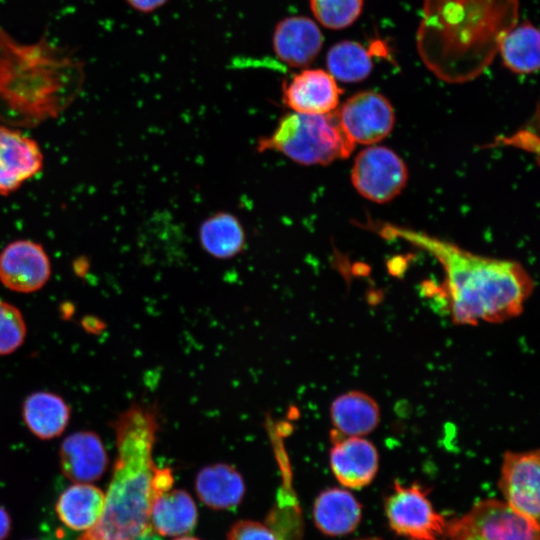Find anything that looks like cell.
Listing matches in <instances>:
<instances>
[{"instance_id": "1", "label": "cell", "mask_w": 540, "mask_h": 540, "mask_svg": "<svg viewBox=\"0 0 540 540\" xmlns=\"http://www.w3.org/2000/svg\"><path fill=\"white\" fill-rule=\"evenodd\" d=\"M366 225L384 239H399L426 251L440 263L445 273L440 289L455 324L496 323L516 317L532 293L533 280L516 261L478 255L407 227Z\"/></svg>"}, {"instance_id": "2", "label": "cell", "mask_w": 540, "mask_h": 540, "mask_svg": "<svg viewBox=\"0 0 540 540\" xmlns=\"http://www.w3.org/2000/svg\"><path fill=\"white\" fill-rule=\"evenodd\" d=\"M518 17V0H423L419 57L441 81L474 80L495 59Z\"/></svg>"}, {"instance_id": "3", "label": "cell", "mask_w": 540, "mask_h": 540, "mask_svg": "<svg viewBox=\"0 0 540 540\" xmlns=\"http://www.w3.org/2000/svg\"><path fill=\"white\" fill-rule=\"evenodd\" d=\"M112 426L117 458L104 508L77 540H138L151 530L153 502L173 486L171 469L157 467L152 457L159 428L155 406L132 404Z\"/></svg>"}, {"instance_id": "4", "label": "cell", "mask_w": 540, "mask_h": 540, "mask_svg": "<svg viewBox=\"0 0 540 540\" xmlns=\"http://www.w3.org/2000/svg\"><path fill=\"white\" fill-rule=\"evenodd\" d=\"M84 65L43 37L22 43L0 26V121L20 128L56 118L79 95Z\"/></svg>"}, {"instance_id": "5", "label": "cell", "mask_w": 540, "mask_h": 540, "mask_svg": "<svg viewBox=\"0 0 540 540\" xmlns=\"http://www.w3.org/2000/svg\"><path fill=\"white\" fill-rule=\"evenodd\" d=\"M354 145L342 130L336 111L292 112L279 120L269 136L258 141L257 150L280 152L302 165H326L349 157Z\"/></svg>"}, {"instance_id": "6", "label": "cell", "mask_w": 540, "mask_h": 540, "mask_svg": "<svg viewBox=\"0 0 540 540\" xmlns=\"http://www.w3.org/2000/svg\"><path fill=\"white\" fill-rule=\"evenodd\" d=\"M384 511L390 529L408 540H446L449 520L438 512L420 484L395 481L385 499Z\"/></svg>"}, {"instance_id": "7", "label": "cell", "mask_w": 540, "mask_h": 540, "mask_svg": "<svg viewBox=\"0 0 540 540\" xmlns=\"http://www.w3.org/2000/svg\"><path fill=\"white\" fill-rule=\"evenodd\" d=\"M446 540H539V529L503 500L483 499L449 520Z\"/></svg>"}, {"instance_id": "8", "label": "cell", "mask_w": 540, "mask_h": 540, "mask_svg": "<svg viewBox=\"0 0 540 540\" xmlns=\"http://www.w3.org/2000/svg\"><path fill=\"white\" fill-rule=\"evenodd\" d=\"M408 170L403 160L391 149L371 146L355 158L351 181L364 198L385 203L394 199L406 185Z\"/></svg>"}, {"instance_id": "9", "label": "cell", "mask_w": 540, "mask_h": 540, "mask_svg": "<svg viewBox=\"0 0 540 540\" xmlns=\"http://www.w3.org/2000/svg\"><path fill=\"white\" fill-rule=\"evenodd\" d=\"M539 451L506 452L499 490L506 505L539 529Z\"/></svg>"}, {"instance_id": "10", "label": "cell", "mask_w": 540, "mask_h": 540, "mask_svg": "<svg viewBox=\"0 0 540 540\" xmlns=\"http://www.w3.org/2000/svg\"><path fill=\"white\" fill-rule=\"evenodd\" d=\"M339 124L355 144H375L392 131L395 123L390 101L374 91H362L348 98L336 111Z\"/></svg>"}, {"instance_id": "11", "label": "cell", "mask_w": 540, "mask_h": 540, "mask_svg": "<svg viewBox=\"0 0 540 540\" xmlns=\"http://www.w3.org/2000/svg\"><path fill=\"white\" fill-rule=\"evenodd\" d=\"M51 261L44 247L30 239H17L0 252V282L18 293L42 289L51 277Z\"/></svg>"}, {"instance_id": "12", "label": "cell", "mask_w": 540, "mask_h": 540, "mask_svg": "<svg viewBox=\"0 0 540 540\" xmlns=\"http://www.w3.org/2000/svg\"><path fill=\"white\" fill-rule=\"evenodd\" d=\"M44 164L36 140L22 130L0 125V195L16 192L25 182L38 175Z\"/></svg>"}, {"instance_id": "13", "label": "cell", "mask_w": 540, "mask_h": 540, "mask_svg": "<svg viewBox=\"0 0 540 540\" xmlns=\"http://www.w3.org/2000/svg\"><path fill=\"white\" fill-rule=\"evenodd\" d=\"M342 94L337 80L319 68L304 69L283 85L285 106L297 113L328 114L334 112Z\"/></svg>"}, {"instance_id": "14", "label": "cell", "mask_w": 540, "mask_h": 540, "mask_svg": "<svg viewBox=\"0 0 540 540\" xmlns=\"http://www.w3.org/2000/svg\"><path fill=\"white\" fill-rule=\"evenodd\" d=\"M329 460L333 475L345 488L361 489L375 478L379 468L376 447L363 437L331 438Z\"/></svg>"}, {"instance_id": "15", "label": "cell", "mask_w": 540, "mask_h": 540, "mask_svg": "<svg viewBox=\"0 0 540 540\" xmlns=\"http://www.w3.org/2000/svg\"><path fill=\"white\" fill-rule=\"evenodd\" d=\"M60 468L75 483H91L100 479L108 466V454L100 436L93 431H77L68 435L59 450Z\"/></svg>"}, {"instance_id": "16", "label": "cell", "mask_w": 540, "mask_h": 540, "mask_svg": "<svg viewBox=\"0 0 540 540\" xmlns=\"http://www.w3.org/2000/svg\"><path fill=\"white\" fill-rule=\"evenodd\" d=\"M318 24L306 16H289L275 27L272 44L276 56L291 67H304L314 61L323 47Z\"/></svg>"}, {"instance_id": "17", "label": "cell", "mask_w": 540, "mask_h": 540, "mask_svg": "<svg viewBox=\"0 0 540 540\" xmlns=\"http://www.w3.org/2000/svg\"><path fill=\"white\" fill-rule=\"evenodd\" d=\"M330 416L334 427L331 438L364 437L378 426L380 411L372 397L351 391L333 401Z\"/></svg>"}, {"instance_id": "18", "label": "cell", "mask_w": 540, "mask_h": 540, "mask_svg": "<svg viewBox=\"0 0 540 540\" xmlns=\"http://www.w3.org/2000/svg\"><path fill=\"white\" fill-rule=\"evenodd\" d=\"M362 508L346 489L328 488L316 498L313 518L316 527L328 536H344L359 525Z\"/></svg>"}, {"instance_id": "19", "label": "cell", "mask_w": 540, "mask_h": 540, "mask_svg": "<svg viewBox=\"0 0 540 540\" xmlns=\"http://www.w3.org/2000/svg\"><path fill=\"white\" fill-rule=\"evenodd\" d=\"M71 409L58 394L37 391L29 394L22 405V417L28 430L40 440L60 436L69 424Z\"/></svg>"}, {"instance_id": "20", "label": "cell", "mask_w": 540, "mask_h": 540, "mask_svg": "<svg viewBox=\"0 0 540 540\" xmlns=\"http://www.w3.org/2000/svg\"><path fill=\"white\" fill-rule=\"evenodd\" d=\"M195 489L205 505L215 510H225L241 503L245 484L233 466L218 463L205 466L198 472Z\"/></svg>"}, {"instance_id": "21", "label": "cell", "mask_w": 540, "mask_h": 540, "mask_svg": "<svg viewBox=\"0 0 540 540\" xmlns=\"http://www.w3.org/2000/svg\"><path fill=\"white\" fill-rule=\"evenodd\" d=\"M105 494L90 483H74L58 497L55 505L60 521L68 528L87 531L98 521Z\"/></svg>"}, {"instance_id": "22", "label": "cell", "mask_w": 540, "mask_h": 540, "mask_svg": "<svg viewBox=\"0 0 540 540\" xmlns=\"http://www.w3.org/2000/svg\"><path fill=\"white\" fill-rule=\"evenodd\" d=\"M197 522V507L192 497L181 489L168 490L151 507L150 526L162 536H181Z\"/></svg>"}, {"instance_id": "23", "label": "cell", "mask_w": 540, "mask_h": 540, "mask_svg": "<svg viewBox=\"0 0 540 540\" xmlns=\"http://www.w3.org/2000/svg\"><path fill=\"white\" fill-rule=\"evenodd\" d=\"M198 235L203 249L218 259L232 258L245 247L244 228L239 219L228 212H218L206 218Z\"/></svg>"}, {"instance_id": "24", "label": "cell", "mask_w": 540, "mask_h": 540, "mask_svg": "<svg viewBox=\"0 0 540 540\" xmlns=\"http://www.w3.org/2000/svg\"><path fill=\"white\" fill-rule=\"evenodd\" d=\"M498 53L504 65L514 73L537 71L540 63L538 29L528 22L517 24L502 39Z\"/></svg>"}, {"instance_id": "25", "label": "cell", "mask_w": 540, "mask_h": 540, "mask_svg": "<svg viewBox=\"0 0 540 540\" xmlns=\"http://www.w3.org/2000/svg\"><path fill=\"white\" fill-rule=\"evenodd\" d=\"M326 66L335 80L355 83L369 76L373 62L371 53L362 44L344 40L330 47L326 55Z\"/></svg>"}, {"instance_id": "26", "label": "cell", "mask_w": 540, "mask_h": 540, "mask_svg": "<svg viewBox=\"0 0 540 540\" xmlns=\"http://www.w3.org/2000/svg\"><path fill=\"white\" fill-rule=\"evenodd\" d=\"M309 4L319 24L339 30L351 26L359 18L364 0H309Z\"/></svg>"}, {"instance_id": "27", "label": "cell", "mask_w": 540, "mask_h": 540, "mask_svg": "<svg viewBox=\"0 0 540 540\" xmlns=\"http://www.w3.org/2000/svg\"><path fill=\"white\" fill-rule=\"evenodd\" d=\"M26 323L21 311L0 300V356L15 352L26 338Z\"/></svg>"}, {"instance_id": "28", "label": "cell", "mask_w": 540, "mask_h": 540, "mask_svg": "<svg viewBox=\"0 0 540 540\" xmlns=\"http://www.w3.org/2000/svg\"><path fill=\"white\" fill-rule=\"evenodd\" d=\"M227 540H277L266 525L252 520H240L232 525Z\"/></svg>"}, {"instance_id": "29", "label": "cell", "mask_w": 540, "mask_h": 540, "mask_svg": "<svg viewBox=\"0 0 540 540\" xmlns=\"http://www.w3.org/2000/svg\"><path fill=\"white\" fill-rule=\"evenodd\" d=\"M168 0H126L133 9L149 13L162 7Z\"/></svg>"}, {"instance_id": "30", "label": "cell", "mask_w": 540, "mask_h": 540, "mask_svg": "<svg viewBox=\"0 0 540 540\" xmlns=\"http://www.w3.org/2000/svg\"><path fill=\"white\" fill-rule=\"evenodd\" d=\"M11 530V519L8 512L0 506V540H4Z\"/></svg>"}, {"instance_id": "31", "label": "cell", "mask_w": 540, "mask_h": 540, "mask_svg": "<svg viewBox=\"0 0 540 540\" xmlns=\"http://www.w3.org/2000/svg\"><path fill=\"white\" fill-rule=\"evenodd\" d=\"M277 540H302V536L293 533H279L276 534Z\"/></svg>"}, {"instance_id": "32", "label": "cell", "mask_w": 540, "mask_h": 540, "mask_svg": "<svg viewBox=\"0 0 540 540\" xmlns=\"http://www.w3.org/2000/svg\"><path fill=\"white\" fill-rule=\"evenodd\" d=\"M174 540H199V539L195 537H190V536H183V537L176 538Z\"/></svg>"}, {"instance_id": "33", "label": "cell", "mask_w": 540, "mask_h": 540, "mask_svg": "<svg viewBox=\"0 0 540 540\" xmlns=\"http://www.w3.org/2000/svg\"><path fill=\"white\" fill-rule=\"evenodd\" d=\"M357 540H382V539L378 538V537H367V538H361V539H357Z\"/></svg>"}]
</instances>
